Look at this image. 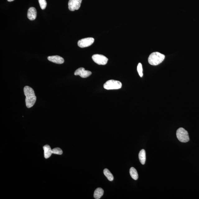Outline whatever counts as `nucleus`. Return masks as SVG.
<instances>
[{
	"instance_id": "obj_6",
	"label": "nucleus",
	"mask_w": 199,
	"mask_h": 199,
	"mask_svg": "<svg viewBox=\"0 0 199 199\" xmlns=\"http://www.w3.org/2000/svg\"><path fill=\"white\" fill-rule=\"evenodd\" d=\"M95 39L92 37L86 38L80 40L78 42V46L81 48H85L90 46L94 42Z\"/></svg>"
},
{
	"instance_id": "obj_8",
	"label": "nucleus",
	"mask_w": 199,
	"mask_h": 199,
	"mask_svg": "<svg viewBox=\"0 0 199 199\" xmlns=\"http://www.w3.org/2000/svg\"><path fill=\"white\" fill-rule=\"evenodd\" d=\"M91 73V72L86 70L83 67H80L75 71L74 75L76 76L79 75L82 78H86L90 76Z\"/></svg>"
},
{
	"instance_id": "obj_7",
	"label": "nucleus",
	"mask_w": 199,
	"mask_h": 199,
	"mask_svg": "<svg viewBox=\"0 0 199 199\" xmlns=\"http://www.w3.org/2000/svg\"><path fill=\"white\" fill-rule=\"evenodd\" d=\"M82 1V0H69V9L71 11L78 10L81 7Z\"/></svg>"
},
{
	"instance_id": "obj_16",
	"label": "nucleus",
	"mask_w": 199,
	"mask_h": 199,
	"mask_svg": "<svg viewBox=\"0 0 199 199\" xmlns=\"http://www.w3.org/2000/svg\"><path fill=\"white\" fill-rule=\"evenodd\" d=\"M40 7L42 10H44L46 7L47 3L46 0H38Z\"/></svg>"
},
{
	"instance_id": "obj_1",
	"label": "nucleus",
	"mask_w": 199,
	"mask_h": 199,
	"mask_svg": "<svg viewBox=\"0 0 199 199\" xmlns=\"http://www.w3.org/2000/svg\"><path fill=\"white\" fill-rule=\"evenodd\" d=\"M24 92L26 97V105L28 108H31L35 104L36 101L34 90L29 86H25L24 88Z\"/></svg>"
},
{
	"instance_id": "obj_2",
	"label": "nucleus",
	"mask_w": 199,
	"mask_h": 199,
	"mask_svg": "<svg viewBox=\"0 0 199 199\" xmlns=\"http://www.w3.org/2000/svg\"><path fill=\"white\" fill-rule=\"evenodd\" d=\"M165 55L159 52L153 53L149 55L148 58V62L149 64L156 66L160 64L164 61Z\"/></svg>"
},
{
	"instance_id": "obj_15",
	"label": "nucleus",
	"mask_w": 199,
	"mask_h": 199,
	"mask_svg": "<svg viewBox=\"0 0 199 199\" xmlns=\"http://www.w3.org/2000/svg\"><path fill=\"white\" fill-rule=\"evenodd\" d=\"M103 173L105 176L109 181H113L114 180V176L108 169H105L103 171Z\"/></svg>"
},
{
	"instance_id": "obj_9",
	"label": "nucleus",
	"mask_w": 199,
	"mask_h": 199,
	"mask_svg": "<svg viewBox=\"0 0 199 199\" xmlns=\"http://www.w3.org/2000/svg\"><path fill=\"white\" fill-rule=\"evenodd\" d=\"M48 59L52 62L57 63V64H62L64 62V59L62 57L58 55L51 56L48 57Z\"/></svg>"
},
{
	"instance_id": "obj_12",
	"label": "nucleus",
	"mask_w": 199,
	"mask_h": 199,
	"mask_svg": "<svg viewBox=\"0 0 199 199\" xmlns=\"http://www.w3.org/2000/svg\"><path fill=\"white\" fill-rule=\"evenodd\" d=\"M139 158L141 164H144L146 160V152L144 149H142L139 152Z\"/></svg>"
},
{
	"instance_id": "obj_13",
	"label": "nucleus",
	"mask_w": 199,
	"mask_h": 199,
	"mask_svg": "<svg viewBox=\"0 0 199 199\" xmlns=\"http://www.w3.org/2000/svg\"><path fill=\"white\" fill-rule=\"evenodd\" d=\"M104 194V190L101 188H97L95 190L94 194V197L95 199H99Z\"/></svg>"
},
{
	"instance_id": "obj_3",
	"label": "nucleus",
	"mask_w": 199,
	"mask_h": 199,
	"mask_svg": "<svg viewBox=\"0 0 199 199\" xmlns=\"http://www.w3.org/2000/svg\"><path fill=\"white\" fill-rule=\"evenodd\" d=\"M176 135L180 142L186 143L190 140L187 131L183 128H179L177 130Z\"/></svg>"
},
{
	"instance_id": "obj_10",
	"label": "nucleus",
	"mask_w": 199,
	"mask_h": 199,
	"mask_svg": "<svg viewBox=\"0 0 199 199\" xmlns=\"http://www.w3.org/2000/svg\"><path fill=\"white\" fill-rule=\"evenodd\" d=\"M36 9L34 7H30L28 11L27 17L30 21L35 20L37 17Z\"/></svg>"
},
{
	"instance_id": "obj_17",
	"label": "nucleus",
	"mask_w": 199,
	"mask_h": 199,
	"mask_svg": "<svg viewBox=\"0 0 199 199\" xmlns=\"http://www.w3.org/2000/svg\"><path fill=\"white\" fill-rule=\"evenodd\" d=\"M52 154L61 155L62 154L63 152L60 148H56L52 150Z\"/></svg>"
},
{
	"instance_id": "obj_5",
	"label": "nucleus",
	"mask_w": 199,
	"mask_h": 199,
	"mask_svg": "<svg viewBox=\"0 0 199 199\" xmlns=\"http://www.w3.org/2000/svg\"><path fill=\"white\" fill-rule=\"evenodd\" d=\"M92 58L95 63L99 65H106L108 61V59L106 57L100 54L93 55Z\"/></svg>"
},
{
	"instance_id": "obj_4",
	"label": "nucleus",
	"mask_w": 199,
	"mask_h": 199,
	"mask_svg": "<svg viewBox=\"0 0 199 199\" xmlns=\"http://www.w3.org/2000/svg\"><path fill=\"white\" fill-rule=\"evenodd\" d=\"M122 86V84L120 81L114 80L107 81L103 85L104 88L107 90L118 89H121Z\"/></svg>"
},
{
	"instance_id": "obj_14",
	"label": "nucleus",
	"mask_w": 199,
	"mask_h": 199,
	"mask_svg": "<svg viewBox=\"0 0 199 199\" xmlns=\"http://www.w3.org/2000/svg\"><path fill=\"white\" fill-rule=\"evenodd\" d=\"M129 173H130L131 178L135 180H138V175L136 169L132 167L129 170Z\"/></svg>"
},
{
	"instance_id": "obj_19",
	"label": "nucleus",
	"mask_w": 199,
	"mask_h": 199,
	"mask_svg": "<svg viewBox=\"0 0 199 199\" xmlns=\"http://www.w3.org/2000/svg\"><path fill=\"white\" fill-rule=\"evenodd\" d=\"M7 1L8 2H11L14 1V0H7Z\"/></svg>"
},
{
	"instance_id": "obj_11",
	"label": "nucleus",
	"mask_w": 199,
	"mask_h": 199,
	"mask_svg": "<svg viewBox=\"0 0 199 199\" xmlns=\"http://www.w3.org/2000/svg\"><path fill=\"white\" fill-rule=\"evenodd\" d=\"M44 150V156L45 159H48L50 157L52 153L50 146L48 145H46L43 146Z\"/></svg>"
},
{
	"instance_id": "obj_18",
	"label": "nucleus",
	"mask_w": 199,
	"mask_h": 199,
	"mask_svg": "<svg viewBox=\"0 0 199 199\" xmlns=\"http://www.w3.org/2000/svg\"><path fill=\"white\" fill-rule=\"evenodd\" d=\"M137 71L138 73V74L141 77H142L143 75V69L142 65L141 63H138V66H137Z\"/></svg>"
}]
</instances>
